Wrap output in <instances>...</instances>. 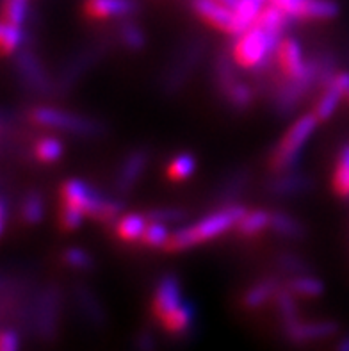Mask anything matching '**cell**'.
I'll return each mask as SVG.
<instances>
[{
  "instance_id": "f1b7e54d",
  "label": "cell",
  "mask_w": 349,
  "mask_h": 351,
  "mask_svg": "<svg viewBox=\"0 0 349 351\" xmlns=\"http://www.w3.org/2000/svg\"><path fill=\"white\" fill-rule=\"evenodd\" d=\"M332 184L337 195L341 198H349V143H346L337 156Z\"/></svg>"
},
{
  "instance_id": "d4e9b609",
  "label": "cell",
  "mask_w": 349,
  "mask_h": 351,
  "mask_svg": "<svg viewBox=\"0 0 349 351\" xmlns=\"http://www.w3.org/2000/svg\"><path fill=\"white\" fill-rule=\"evenodd\" d=\"M265 228H271L269 210H246V214L237 223L239 236L243 237H255L262 234Z\"/></svg>"
},
{
  "instance_id": "d6986e66",
  "label": "cell",
  "mask_w": 349,
  "mask_h": 351,
  "mask_svg": "<svg viewBox=\"0 0 349 351\" xmlns=\"http://www.w3.org/2000/svg\"><path fill=\"white\" fill-rule=\"evenodd\" d=\"M280 291V282L276 278H264V280L256 282L243 296V307L248 311H255L261 308L262 305L274 300L276 293Z\"/></svg>"
},
{
  "instance_id": "6da1fadb",
  "label": "cell",
  "mask_w": 349,
  "mask_h": 351,
  "mask_svg": "<svg viewBox=\"0 0 349 351\" xmlns=\"http://www.w3.org/2000/svg\"><path fill=\"white\" fill-rule=\"evenodd\" d=\"M244 214H246V209L241 207V205H225L221 209L207 214L205 218L198 219L193 225H187V227H182L173 232L166 250H169V252H186V250L195 248L198 245H204L207 241L216 239V237L223 236L225 232L237 227V223L241 221Z\"/></svg>"
},
{
  "instance_id": "5bb4252c",
  "label": "cell",
  "mask_w": 349,
  "mask_h": 351,
  "mask_svg": "<svg viewBox=\"0 0 349 351\" xmlns=\"http://www.w3.org/2000/svg\"><path fill=\"white\" fill-rule=\"evenodd\" d=\"M349 86V71H337L332 82L323 88V93L315 104V116L319 121L330 120L341 106L342 98H346V89Z\"/></svg>"
},
{
  "instance_id": "9a60e30c",
  "label": "cell",
  "mask_w": 349,
  "mask_h": 351,
  "mask_svg": "<svg viewBox=\"0 0 349 351\" xmlns=\"http://www.w3.org/2000/svg\"><path fill=\"white\" fill-rule=\"evenodd\" d=\"M274 58L285 77L303 75L310 68V61L303 56V49L296 38H283Z\"/></svg>"
},
{
  "instance_id": "ee69618b",
  "label": "cell",
  "mask_w": 349,
  "mask_h": 351,
  "mask_svg": "<svg viewBox=\"0 0 349 351\" xmlns=\"http://www.w3.org/2000/svg\"><path fill=\"white\" fill-rule=\"evenodd\" d=\"M0 351H18L16 330L5 328L0 335Z\"/></svg>"
},
{
  "instance_id": "9c48e42d",
  "label": "cell",
  "mask_w": 349,
  "mask_h": 351,
  "mask_svg": "<svg viewBox=\"0 0 349 351\" xmlns=\"http://www.w3.org/2000/svg\"><path fill=\"white\" fill-rule=\"evenodd\" d=\"M189 4L191 9L202 20H205L208 25L216 27L219 31L228 32V34L235 36V38L246 32L244 25L239 20L237 13L226 4L219 2V0H191Z\"/></svg>"
},
{
  "instance_id": "60d3db41",
  "label": "cell",
  "mask_w": 349,
  "mask_h": 351,
  "mask_svg": "<svg viewBox=\"0 0 349 351\" xmlns=\"http://www.w3.org/2000/svg\"><path fill=\"white\" fill-rule=\"evenodd\" d=\"M4 20L5 22L23 25L29 14V0H4Z\"/></svg>"
},
{
  "instance_id": "5b68a950",
  "label": "cell",
  "mask_w": 349,
  "mask_h": 351,
  "mask_svg": "<svg viewBox=\"0 0 349 351\" xmlns=\"http://www.w3.org/2000/svg\"><path fill=\"white\" fill-rule=\"evenodd\" d=\"M31 120L45 129L62 130V132L75 134L82 138H93V136H100L104 132V125L100 121L88 118V116L64 111L59 107H34L31 111Z\"/></svg>"
},
{
  "instance_id": "f546056e",
  "label": "cell",
  "mask_w": 349,
  "mask_h": 351,
  "mask_svg": "<svg viewBox=\"0 0 349 351\" xmlns=\"http://www.w3.org/2000/svg\"><path fill=\"white\" fill-rule=\"evenodd\" d=\"M23 40H25V34H23L22 25L5 22V20L0 23V50L5 58L16 56L18 50L22 49Z\"/></svg>"
},
{
  "instance_id": "bcb514c9",
  "label": "cell",
  "mask_w": 349,
  "mask_h": 351,
  "mask_svg": "<svg viewBox=\"0 0 349 351\" xmlns=\"http://www.w3.org/2000/svg\"><path fill=\"white\" fill-rule=\"evenodd\" d=\"M8 216H9V202L5 196H2L0 200V232L4 234L8 228Z\"/></svg>"
},
{
  "instance_id": "44dd1931",
  "label": "cell",
  "mask_w": 349,
  "mask_h": 351,
  "mask_svg": "<svg viewBox=\"0 0 349 351\" xmlns=\"http://www.w3.org/2000/svg\"><path fill=\"white\" fill-rule=\"evenodd\" d=\"M234 62V53L226 52V50H221V52L217 53L216 62H214V77H216L217 91H219L223 97L228 93V89H230L235 82H239Z\"/></svg>"
},
{
  "instance_id": "484cf974",
  "label": "cell",
  "mask_w": 349,
  "mask_h": 351,
  "mask_svg": "<svg viewBox=\"0 0 349 351\" xmlns=\"http://www.w3.org/2000/svg\"><path fill=\"white\" fill-rule=\"evenodd\" d=\"M271 230L283 239H300V237L305 236L303 225L283 210L271 213Z\"/></svg>"
},
{
  "instance_id": "8992f818",
  "label": "cell",
  "mask_w": 349,
  "mask_h": 351,
  "mask_svg": "<svg viewBox=\"0 0 349 351\" xmlns=\"http://www.w3.org/2000/svg\"><path fill=\"white\" fill-rule=\"evenodd\" d=\"M205 53L204 38H191L173 53L168 68L164 71L163 89L166 95L178 93L195 73Z\"/></svg>"
},
{
  "instance_id": "e0dca14e",
  "label": "cell",
  "mask_w": 349,
  "mask_h": 351,
  "mask_svg": "<svg viewBox=\"0 0 349 351\" xmlns=\"http://www.w3.org/2000/svg\"><path fill=\"white\" fill-rule=\"evenodd\" d=\"M84 11L95 20L127 18L139 11L137 0H86Z\"/></svg>"
},
{
  "instance_id": "603a6c76",
  "label": "cell",
  "mask_w": 349,
  "mask_h": 351,
  "mask_svg": "<svg viewBox=\"0 0 349 351\" xmlns=\"http://www.w3.org/2000/svg\"><path fill=\"white\" fill-rule=\"evenodd\" d=\"M148 221L150 219L146 218V214H125L116 223V234H118L119 239L127 241V243L141 241L146 227H148Z\"/></svg>"
},
{
  "instance_id": "8d00e7d4",
  "label": "cell",
  "mask_w": 349,
  "mask_h": 351,
  "mask_svg": "<svg viewBox=\"0 0 349 351\" xmlns=\"http://www.w3.org/2000/svg\"><path fill=\"white\" fill-rule=\"evenodd\" d=\"M171 239V232L168 230V225L159 221H150L145 230L141 243L148 248H168V243Z\"/></svg>"
},
{
  "instance_id": "7a4b0ae2",
  "label": "cell",
  "mask_w": 349,
  "mask_h": 351,
  "mask_svg": "<svg viewBox=\"0 0 349 351\" xmlns=\"http://www.w3.org/2000/svg\"><path fill=\"white\" fill-rule=\"evenodd\" d=\"M61 200L64 204L77 205L79 209L84 210L86 216L102 223H112L121 216L125 209L123 202L102 195L80 178L64 180L61 186Z\"/></svg>"
},
{
  "instance_id": "836d02e7",
  "label": "cell",
  "mask_w": 349,
  "mask_h": 351,
  "mask_svg": "<svg viewBox=\"0 0 349 351\" xmlns=\"http://www.w3.org/2000/svg\"><path fill=\"white\" fill-rule=\"evenodd\" d=\"M118 38L121 45H125L132 52H139V50L145 49L146 45V36L141 27L134 22H128V20L119 25Z\"/></svg>"
},
{
  "instance_id": "c3c4849f",
  "label": "cell",
  "mask_w": 349,
  "mask_h": 351,
  "mask_svg": "<svg viewBox=\"0 0 349 351\" xmlns=\"http://www.w3.org/2000/svg\"><path fill=\"white\" fill-rule=\"evenodd\" d=\"M219 2H223V4H226L228 5V8H232V9H235L239 5V2H241V0H219Z\"/></svg>"
},
{
  "instance_id": "74e56055",
  "label": "cell",
  "mask_w": 349,
  "mask_h": 351,
  "mask_svg": "<svg viewBox=\"0 0 349 351\" xmlns=\"http://www.w3.org/2000/svg\"><path fill=\"white\" fill-rule=\"evenodd\" d=\"M276 264L282 269L283 273H287V275H305V273H310V264L306 263L305 258L300 257L296 254H280L278 258H276Z\"/></svg>"
},
{
  "instance_id": "52a82bcc",
  "label": "cell",
  "mask_w": 349,
  "mask_h": 351,
  "mask_svg": "<svg viewBox=\"0 0 349 351\" xmlns=\"http://www.w3.org/2000/svg\"><path fill=\"white\" fill-rule=\"evenodd\" d=\"M317 88V70L314 59H310V68L298 77H285L282 84L273 95L274 111L280 116H289L296 111L301 100L310 93V89Z\"/></svg>"
},
{
  "instance_id": "8fae6325",
  "label": "cell",
  "mask_w": 349,
  "mask_h": 351,
  "mask_svg": "<svg viewBox=\"0 0 349 351\" xmlns=\"http://www.w3.org/2000/svg\"><path fill=\"white\" fill-rule=\"evenodd\" d=\"M34 328L41 339H52L58 330L59 319V289L56 285H47L36 300Z\"/></svg>"
},
{
  "instance_id": "d590c367",
  "label": "cell",
  "mask_w": 349,
  "mask_h": 351,
  "mask_svg": "<svg viewBox=\"0 0 349 351\" xmlns=\"http://www.w3.org/2000/svg\"><path fill=\"white\" fill-rule=\"evenodd\" d=\"M195 171L196 159L191 154H178V156L173 157V160L168 166V177L171 180H177V182H182V180L193 177Z\"/></svg>"
},
{
  "instance_id": "f6af8a7d",
  "label": "cell",
  "mask_w": 349,
  "mask_h": 351,
  "mask_svg": "<svg viewBox=\"0 0 349 351\" xmlns=\"http://www.w3.org/2000/svg\"><path fill=\"white\" fill-rule=\"evenodd\" d=\"M137 351H157V344L150 332H141L136 339Z\"/></svg>"
},
{
  "instance_id": "7402d4cb",
  "label": "cell",
  "mask_w": 349,
  "mask_h": 351,
  "mask_svg": "<svg viewBox=\"0 0 349 351\" xmlns=\"http://www.w3.org/2000/svg\"><path fill=\"white\" fill-rule=\"evenodd\" d=\"M73 294H75L77 307L82 312V316H84L91 325H102L104 319H106V314H104V308L102 305H100V302H98L97 296H95L86 285L75 287V293Z\"/></svg>"
},
{
  "instance_id": "d6a6232c",
  "label": "cell",
  "mask_w": 349,
  "mask_h": 351,
  "mask_svg": "<svg viewBox=\"0 0 349 351\" xmlns=\"http://www.w3.org/2000/svg\"><path fill=\"white\" fill-rule=\"evenodd\" d=\"M62 152H64V147L62 143L59 141L58 138H41L40 141L34 145V156L40 162H45V165H52V162H58L62 157Z\"/></svg>"
},
{
  "instance_id": "7dc6e473",
  "label": "cell",
  "mask_w": 349,
  "mask_h": 351,
  "mask_svg": "<svg viewBox=\"0 0 349 351\" xmlns=\"http://www.w3.org/2000/svg\"><path fill=\"white\" fill-rule=\"evenodd\" d=\"M335 351H349V334L339 341V344L335 346Z\"/></svg>"
},
{
  "instance_id": "7bdbcfd3",
  "label": "cell",
  "mask_w": 349,
  "mask_h": 351,
  "mask_svg": "<svg viewBox=\"0 0 349 351\" xmlns=\"http://www.w3.org/2000/svg\"><path fill=\"white\" fill-rule=\"evenodd\" d=\"M305 2L306 0H271L269 4L282 9L291 20H301V11H303Z\"/></svg>"
},
{
  "instance_id": "277c9868",
  "label": "cell",
  "mask_w": 349,
  "mask_h": 351,
  "mask_svg": "<svg viewBox=\"0 0 349 351\" xmlns=\"http://www.w3.org/2000/svg\"><path fill=\"white\" fill-rule=\"evenodd\" d=\"M283 36L273 34L265 31L264 27L253 25L246 32L237 36L232 53H234L235 64L248 70H258L269 62L271 56H276Z\"/></svg>"
},
{
  "instance_id": "cb8c5ba5",
  "label": "cell",
  "mask_w": 349,
  "mask_h": 351,
  "mask_svg": "<svg viewBox=\"0 0 349 351\" xmlns=\"http://www.w3.org/2000/svg\"><path fill=\"white\" fill-rule=\"evenodd\" d=\"M248 182H250V173H248L246 169H237V171L230 173L223 180L219 189H217L216 198L221 204H232V202H235L239 196L243 195Z\"/></svg>"
},
{
  "instance_id": "2e32d148",
  "label": "cell",
  "mask_w": 349,
  "mask_h": 351,
  "mask_svg": "<svg viewBox=\"0 0 349 351\" xmlns=\"http://www.w3.org/2000/svg\"><path fill=\"white\" fill-rule=\"evenodd\" d=\"M312 178L309 175L301 173L298 169H291V171H282L276 173L267 182V193L276 198H291V196H298L312 189Z\"/></svg>"
},
{
  "instance_id": "e575fe53",
  "label": "cell",
  "mask_w": 349,
  "mask_h": 351,
  "mask_svg": "<svg viewBox=\"0 0 349 351\" xmlns=\"http://www.w3.org/2000/svg\"><path fill=\"white\" fill-rule=\"evenodd\" d=\"M223 98H225L226 102H228V106H230L232 109H235V111H246L248 107L253 104L255 95H253V89L250 88L246 82L239 80V82H235V84L228 89V93Z\"/></svg>"
},
{
  "instance_id": "3957f363",
  "label": "cell",
  "mask_w": 349,
  "mask_h": 351,
  "mask_svg": "<svg viewBox=\"0 0 349 351\" xmlns=\"http://www.w3.org/2000/svg\"><path fill=\"white\" fill-rule=\"evenodd\" d=\"M317 123L319 118L315 116V112H309V114H303L301 118H298L289 127L287 132L283 134L278 145L274 147L273 154H271L269 165L274 173L298 169V165L301 160V152L309 143V139L314 136Z\"/></svg>"
},
{
  "instance_id": "1f68e13d",
  "label": "cell",
  "mask_w": 349,
  "mask_h": 351,
  "mask_svg": "<svg viewBox=\"0 0 349 351\" xmlns=\"http://www.w3.org/2000/svg\"><path fill=\"white\" fill-rule=\"evenodd\" d=\"M339 14L335 0H306L301 11V20H332Z\"/></svg>"
},
{
  "instance_id": "f35d334b",
  "label": "cell",
  "mask_w": 349,
  "mask_h": 351,
  "mask_svg": "<svg viewBox=\"0 0 349 351\" xmlns=\"http://www.w3.org/2000/svg\"><path fill=\"white\" fill-rule=\"evenodd\" d=\"M84 218H86L84 210L79 209L77 205L64 204V202H62L61 213H59V223H61V227L64 228V230L68 232L77 230V228L84 223Z\"/></svg>"
},
{
  "instance_id": "7c38bea8",
  "label": "cell",
  "mask_w": 349,
  "mask_h": 351,
  "mask_svg": "<svg viewBox=\"0 0 349 351\" xmlns=\"http://www.w3.org/2000/svg\"><path fill=\"white\" fill-rule=\"evenodd\" d=\"M184 302L186 300L182 298V285L178 276L173 273H166L160 276L155 285L154 296H152V314L160 323Z\"/></svg>"
},
{
  "instance_id": "ab89813d",
  "label": "cell",
  "mask_w": 349,
  "mask_h": 351,
  "mask_svg": "<svg viewBox=\"0 0 349 351\" xmlns=\"http://www.w3.org/2000/svg\"><path fill=\"white\" fill-rule=\"evenodd\" d=\"M62 263L68 267H73V269H91L93 257L86 250L79 248V246H71V248H67L62 252Z\"/></svg>"
},
{
  "instance_id": "4316f807",
  "label": "cell",
  "mask_w": 349,
  "mask_h": 351,
  "mask_svg": "<svg viewBox=\"0 0 349 351\" xmlns=\"http://www.w3.org/2000/svg\"><path fill=\"white\" fill-rule=\"evenodd\" d=\"M20 216L25 225H40L45 219V198L40 191H29L20 205Z\"/></svg>"
},
{
  "instance_id": "30bf717a",
  "label": "cell",
  "mask_w": 349,
  "mask_h": 351,
  "mask_svg": "<svg viewBox=\"0 0 349 351\" xmlns=\"http://www.w3.org/2000/svg\"><path fill=\"white\" fill-rule=\"evenodd\" d=\"M14 64H16L18 75H20V79L25 82L29 89L40 95H50L56 89L49 73L45 71L43 64H41V61L32 50H18L16 56H14Z\"/></svg>"
},
{
  "instance_id": "b9f144b4",
  "label": "cell",
  "mask_w": 349,
  "mask_h": 351,
  "mask_svg": "<svg viewBox=\"0 0 349 351\" xmlns=\"http://www.w3.org/2000/svg\"><path fill=\"white\" fill-rule=\"evenodd\" d=\"M187 216V213L180 207H157V209H152L150 213L146 214V218L150 221H159L164 225H171V223H180L184 221Z\"/></svg>"
},
{
  "instance_id": "83f0119b",
  "label": "cell",
  "mask_w": 349,
  "mask_h": 351,
  "mask_svg": "<svg viewBox=\"0 0 349 351\" xmlns=\"http://www.w3.org/2000/svg\"><path fill=\"white\" fill-rule=\"evenodd\" d=\"M274 303H276V311H278V316L283 323V328L294 325L300 321L298 317V303H296V294L292 293L289 287H280V291L274 296Z\"/></svg>"
},
{
  "instance_id": "ffe728a7",
  "label": "cell",
  "mask_w": 349,
  "mask_h": 351,
  "mask_svg": "<svg viewBox=\"0 0 349 351\" xmlns=\"http://www.w3.org/2000/svg\"><path fill=\"white\" fill-rule=\"evenodd\" d=\"M193 323H195V307L189 302H184L180 307L175 308L171 314H168L160 321L163 328L168 334L175 335V337L186 335L191 330V326H193Z\"/></svg>"
},
{
  "instance_id": "ac0fdd59",
  "label": "cell",
  "mask_w": 349,
  "mask_h": 351,
  "mask_svg": "<svg viewBox=\"0 0 349 351\" xmlns=\"http://www.w3.org/2000/svg\"><path fill=\"white\" fill-rule=\"evenodd\" d=\"M285 334H287L289 341L292 343L301 344V343H310V341H321V339L332 337L337 334V323L333 321H310V323H303L298 321L294 325L287 326Z\"/></svg>"
},
{
  "instance_id": "f907efd6",
  "label": "cell",
  "mask_w": 349,
  "mask_h": 351,
  "mask_svg": "<svg viewBox=\"0 0 349 351\" xmlns=\"http://www.w3.org/2000/svg\"><path fill=\"white\" fill-rule=\"evenodd\" d=\"M261 2H264V4H269L271 0H261Z\"/></svg>"
},
{
  "instance_id": "681fc988",
  "label": "cell",
  "mask_w": 349,
  "mask_h": 351,
  "mask_svg": "<svg viewBox=\"0 0 349 351\" xmlns=\"http://www.w3.org/2000/svg\"><path fill=\"white\" fill-rule=\"evenodd\" d=\"M346 98L349 100V86H348V89H346Z\"/></svg>"
},
{
  "instance_id": "4fadbf2b",
  "label": "cell",
  "mask_w": 349,
  "mask_h": 351,
  "mask_svg": "<svg viewBox=\"0 0 349 351\" xmlns=\"http://www.w3.org/2000/svg\"><path fill=\"white\" fill-rule=\"evenodd\" d=\"M146 165H148V154L145 150L130 152L118 168L115 178V191L119 196H127L143 177Z\"/></svg>"
},
{
  "instance_id": "ba28073f",
  "label": "cell",
  "mask_w": 349,
  "mask_h": 351,
  "mask_svg": "<svg viewBox=\"0 0 349 351\" xmlns=\"http://www.w3.org/2000/svg\"><path fill=\"white\" fill-rule=\"evenodd\" d=\"M107 45L106 43H93L77 52L70 61L62 66L61 73H59L58 80H56V91L59 93H68L73 86L80 80V77L84 75L86 71L97 64L100 59L106 56Z\"/></svg>"
},
{
  "instance_id": "4dcf8cb0",
  "label": "cell",
  "mask_w": 349,
  "mask_h": 351,
  "mask_svg": "<svg viewBox=\"0 0 349 351\" xmlns=\"http://www.w3.org/2000/svg\"><path fill=\"white\" fill-rule=\"evenodd\" d=\"M287 287L296 296H301V298H317V296H321L324 293L323 282L315 278V276L309 275V273L292 276L291 280H289Z\"/></svg>"
}]
</instances>
